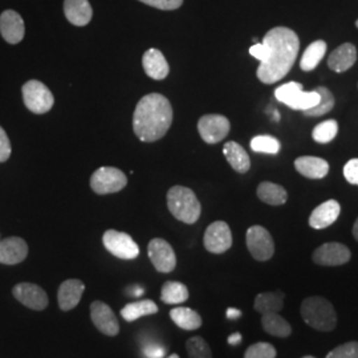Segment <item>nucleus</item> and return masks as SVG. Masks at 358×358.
Instances as JSON below:
<instances>
[{
	"instance_id": "de8ad7c7",
	"label": "nucleus",
	"mask_w": 358,
	"mask_h": 358,
	"mask_svg": "<svg viewBox=\"0 0 358 358\" xmlns=\"http://www.w3.org/2000/svg\"><path fill=\"white\" fill-rule=\"evenodd\" d=\"M273 118H275V121H279V120H280V115H279L278 110H273Z\"/></svg>"
},
{
	"instance_id": "412c9836",
	"label": "nucleus",
	"mask_w": 358,
	"mask_h": 358,
	"mask_svg": "<svg viewBox=\"0 0 358 358\" xmlns=\"http://www.w3.org/2000/svg\"><path fill=\"white\" fill-rule=\"evenodd\" d=\"M65 17L73 26H87L92 20L93 10L88 0H64Z\"/></svg>"
},
{
	"instance_id": "6ab92c4d",
	"label": "nucleus",
	"mask_w": 358,
	"mask_h": 358,
	"mask_svg": "<svg viewBox=\"0 0 358 358\" xmlns=\"http://www.w3.org/2000/svg\"><path fill=\"white\" fill-rule=\"evenodd\" d=\"M340 211H341L340 203L334 199H329L317 206L312 211L309 217V226L315 230L327 229L332 226L333 223L337 220V217H340Z\"/></svg>"
},
{
	"instance_id": "8fccbe9b",
	"label": "nucleus",
	"mask_w": 358,
	"mask_h": 358,
	"mask_svg": "<svg viewBox=\"0 0 358 358\" xmlns=\"http://www.w3.org/2000/svg\"><path fill=\"white\" fill-rule=\"evenodd\" d=\"M303 358H316V357H313V356H304V357Z\"/></svg>"
},
{
	"instance_id": "4be33fe9",
	"label": "nucleus",
	"mask_w": 358,
	"mask_h": 358,
	"mask_svg": "<svg viewBox=\"0 0 358 358\" xmlns=\"http://www.w3.org/2000/svg\"><path fill=\"white\" fill-rule=\"evenodd\" d=\"M356 60H357L356 47L350 43H345L329 55L328 65L334 72L341 73V72H345L348 69H350L356 63Z\"/></svg>"
},
{
	"instance_id": "bb28decb",
	"label": "nucleus",
	"mask_w": 358,
	"mask_h": 358,
	"mask_svg": "<svg viewBox=\"0 0 358 358\" xmlns=\"http://www.w3.org/2000/svg\"><path fill=\"white\" fill-rule=\"evenodd\" d=\"M257 196L262 202L271 206H282L287 202L288 194L287 190L272 182H262L257 186Z\"/></svg>"
},
{
	"instance_id": "09e8293b",
	"label": "nucleus",
	"mask_w": 358,
	"mask_h": 358,
	"mask_svg": "<svg viewBox=\"0 0 358 358\" xmlns=\"http://www.w3.org/2000/svg\"><path fill=\"white\" fill-rule=\"evenodd\" d=\"M166 358H180V357H179L178 355H170V356H169V357H166Z\"/></svg>"
},
{
	"instance_id": "f03ea898",
	"label": "nucleus",
	"mask_w": 358,
	"mask_h": 358,
	"mask_svg": "<svg viewBox=\"0 0 358 358\" xmlns=\"http://www.w3.org/2000/svg\"><path fill=\"white\" fill-rule=\"evenodd\" d=\"M173 124V108L164 94L150 93L137 103L133 115V129L143 142L161 140Z\"/></svg>"
},
{
	"instance_id": "4468645a",
	"label": "nucleus",
	"mask_w": 358,
	"mask_h": 358,
	"mask_svg": "<svg viewBox=\"0 0 358 358\" xmlns=\"http://www.w3.org/2000/svg\"><path fill=\"white\" fill-rule=\"evenodd\" d=\"M90 320L105 336L115 337L120 333V322L113 309L103 301L96 300L90 304Z\"/></svg>"
},
{
	"instance_id": "c03bdc74",
	"label": "nucleus",
	"mask_w": 358,
	"mask_h": 358,
	"mask_svg": "<svg viewBox=\"0 0 358 358\" xmlns=\"http://www.w3.org/2000/svg\"><path fill=\"white\" fill-rule=\"evenodd\" d=\"M242 340H243V338H242V334H241V333H232L230 337L227 338V343H229L230 345L236 346L242 343Z\"/></svg>"
},
{
	"instance_id": "3c124183",
	"label": "nucleus",
	"mask_w": 358,
	"mask_h": 358,
	"mask_svg": "<svg viewBox=\"0 0 358 358\" xmlns=\"http://www.w3.org/2000/svg\"><path fill=\"white\" fill-rule=\"evenodd\" d=\"M356 26H357V28H358V20H357V22H356Z\"/></svg>"
},
{
	"instance_id": "0eeeda50",
	"label": "nucleus",
	"mask_w": 358,
	"mask_h": 358,
	"mask_svg": "<svg viewBox=\"0 0 358 358\" xmlns=\"http://www.w3.org/2000/svg\"><path fill=\"white\" fill-rule=\"evenodd\" d=\"M127 185H128L127 176L117 167H100L90 177L92 190L100 195L121 192Z\"/></svg>"
},
{
	"instance_id": "2f4dec72",
	"label": "nucleus",
	"mask_w": 358,
	"mask_h": 358,
	"mask_svg": "<svg viewBox=\"0 0 358 358\" xmlns=\"http://www.w3.org/2000/svg\"><path fill=\"white\" fill-rule=\"evenodd\" d=\"M316 92L320 94V101L316 106L303 112L308 117H320V115H327L332 110L333 106H334V97H333L331 90H327L324 87H319Z\"/></svg>"
},
{
	"instance_id": "5701e85b",
	"label": "nucleus",
	"mask_w": 358,
	"mask_h": 358,
	"mask_svg": "<svg viewBox=\"0 0 358 358\" xmlns=\"http://www.w3.org/2000/svg\"><path fill=\"white\" fill-rule=\"evenodd\" d=\"M296 170L306 178H324L329 171V164L319 157H300L294 161Z\"/></svg>"
},
{
	"instance_id": "9b49d317",
	"label": "nucleus",
	"mask_w": 358,
	"mask_h": 358,
	"mask_svg": "<svg viewBox=\"0 0 358 358\" xmlns=\"http://www.w3.org/2000/svg\"><path fill=\"white\" fill-rule=\"evenodd\" d=\"M148 254L154 268L161 273H170L177 267L176 252L165 239H152L148 245Z\"/></svg>"
},
{
	"instance_id": "423d86ee",
	"label": "nucleus",
	"mask_w": 358,
	"mask_h": 358,
	"mask_svg": "<svg viewBox=\"0 0 358 358\" xmlns=\"http://www.w3.org/2000/svg\"><path fill=\"white\" fill-rule=\"evenodd\" d=\"M23 100L27 108L35 115L50 112L55 103L51 90L38 80H29L23 85Z\"/></svg>"
},
{
	"instance_id": "393cba45",
	"label": "nucleus",
	"mask_w": 358,
	"mask_h": 358,
	"mask_svg": "<svg viewBox=\"0 0 358 358\" xmlns=\"http://www.w3.org/2000/svg\"><path fill=\"white\" fill-rule=\"evenodd\" d=\"M170 319L178 328L185 331H196L202 327L201 315L190 308H173L170 310Z\"/></svg>"
},
{
	"instance_id": "37998d69",
	"label": "nucleus",
	"mask_w": 358,
	"mask_h": 358,
	"mask_svg": "<svg viewBox=\"0 0 358 358\" xmlns=\"http://www.w3.org/2000/svg\"><path fill=\"white\" fill-rule=\"evenodd\" d=\"M226 315H227V319H229V320H238V319H241V316H242V310H239V309H236V308H229L227 312H226Z\"/></svg>"
},
{
	"instance_id": "20e7f679",
	"label": "nucleus",
	"mask_w": 358,
	"mask_h": 358,
	"mask_svg": "<svg viewBox=\"0 0 358 358\" xmlns=\"http://www.w3.org/2000/svg\"><path fill=\"white\" fill-rule=\"evenodd\" d=\"M167 207L173 217L186 224H194L202 213L195 192L185 186H173L167 192Z\"/></svg>"
},
{
	"instance_id": "cd10ccee",
	"label": "nucleus",
	"mask_w": 358,
	"mask_h": 358,
	"mask_svg": "<svg viewBox=\"0 0 358 358\" xmlns=\"http://www.w3.org/2000/svg\"><path fill=\"white\" fill-rule=\"evenodd\" d=\"M157 312H158V306L154 303L153 300H141V301L127 304L121 309V316L124 320L133 322L145 316L155 315Z\"/></svg>"
},
{
	"instance_id": "f8f14e48",
	"label": "nucleus",
	"mask_w": 358,
	"mask_h": 358,
	"mask_svg": "<svg viewBox=\"0 0 358 358\" xmlns=\"http://www.w3.org/2000/svg\"><path fill=\"white\" fill-rule=\"evenodd\" d=\"M230 121L222 115H206L198 122V130L206 143L214 145L224 140L230 133Z\"/></svg>"
},
{
	"instance_id": "a878e982",
	"label": "nucleus",
	"mask_w": 358,
	"mask_h": 358,
	"mask_svg": "<svg viewBox=\"0 0 358 358\" xmlns=\"http://www.w3.org/2000/svg\"><path fill=\"white\" fill-rule=\"evenodd\" d=\"M285 294L282 291H272V292H263L256 296L254 308L256 312L262 315L268 313H279L284 308Z\"/></svg>"
},
{
	"instance_id": "79ce46f5",
	"label": "nucleus",
	"mask_w": 358,
	"mask_h": 358,
	"mask_svg": "<svg viewBox=\"0 0 358 358\" xmlns=\"http://www.w3.org/2000/svg\"><path fill=\"white\" fill-rule=\"evenodd\" d=\"M250 53L262 63V62L266 60V57L268 55V50H267V47L263 43H256L250 48Z\"/></svg>"
},
{
	"instance_id": "aec40b11",
	"label": "nucleus",
	"mask_w": 358,
	"mask_h": 358,
	"mask_svg": "<svg viewBox=\"0 0 358 358\" xmlns=\"http://www.w3.org/2000/svg\"><path fill=\"white\" fill-rule=\"evenodd\" d=\"M142 65H143L146 75L152 77L153 80L166 78L169 71H170L164 53L157 48H150L149 51L143 53Z\"/></svg>"
},
{
	"instance_id": "c756f323",
	"label": "nucleus",
	"mask_w": 358,
	"mask_h": 358,
	"mask_svg": "<svg viewBox=\"0 0 358 358\" xmlns=\"http://www.w3.org/2000/svg\"><path fill=\"white\" fill-rule=\"evenodd\" d=\"M262 325L263 329L266 332L275 336V337H280V338H287L291 336L292 333V327L288 321L285 320L279 313H268V315H263L262 317Z\"/></svg>"
},
{
	"instance_id": "e433bc0d",
	"label": "nucleus",
	"mask_w": 358,
	"mask_h": 358,
	"mask_svg": "<svg viewBox=\"0 0 358 358\" xmlns=\"http://www.w3.org/2000/svg\"><path fill=\"white\" fill-rule=\"evenodd\" d=\"M325 358H358V341H349L336 346Z\"/></svg>"
},
{
	"instance_id": "7ed1b4c3",
	"label": "nucleus",
	"mask_w": 358,
	"mask_h": 358,
	"mask_svg": "<svg viewBox=\"0 0 358 358\" xmlns=\"http://www.w3.org/2000/svg\"><path fill=\"white\" fill-rule=\"evenodd\" d=\"M301 317L310 328L320 332H332L337 327V313L332 303L321 296H310L301 303Z\"/></svg>"
},
{
	"instance_id": "f704fd0d",
	"label": "nucleus",
	"mask_w": 358,
	"mask_h": 358,
	"mask_svg": "<svg viewBox=\"0 0 358 358\" xmlns=\"http://www.w3.org/2000/svg\"><path fill=\"white\" fill-rule=\"evenodd\" d=\"M251 149L255 153L278 154L280 152V142L271 136H256L251 140Z\"/></svg>"
},
{
	"instance_id": "b1692460",
	"label": "nucleus",
	"mask_w": 358,
	"mask_h": 358,
	"mask_svg": "<svg viewBox=\"0 0 358 358\" xmlns=\"http://www.w3.org/2000/svg\"><path fill=\"white\" fill-rule=\"evenodd\" d=\"M223 154L235 171L244 174L250 170L251 167L250 155L238 142H227L223 148Z\"/></svg>"
},
{
	"instance_id": "49530a36",
	"label": "nucleus",
	"mask_w": 358,
	"mask_h": 358,
	"mask_svg": "<svg viewBox=\"0 0 358 358\" xmlns=\"http://www.w3.org/2000/svg\"><path fill=\"white\" fill-rule=\"evenodd\" d=\"M353 236H355V239L358 242V219L356 220L355 226H353Z\"/></svg>"
},
{
	"instance_id": "7c9ffc66",
	"label": "nucleus",
	"mask_w": 358,
	"mask_h": 358,
	"mask_svg": "<svg viewBox=\"0 0 358 358\" xmlns=\"http://www.w3.org/2000/svg\"><path fill=\"white\" fill-rule=\"evenodd\" d=\"M325 53H327V43L324 40L313 41L312 44L308 45L307 50L304 52L300 60V68L306 72L313 71L317 65L320 64Z\"/></svg>"
},
{
	"instance_id": "ea45409f",
	"label": "nucleus",
	"mask_w": 358,
	"mask_h": 358,
	"mask_svg": "<svg viewBox=\"0 0 358 358\" xmlns=\"http://www.w3.org/2000/svg\"><path fill=\"white\" fill-rule=\"evenodd\" d=\"M344 177L352 185L358 186V158L350 159L344 167Z\"/></svg>"
},
{
	"instance_id": "ddd939ff",
	"label": "nucleus",
	"mask_w": 358,
	"mask_h": 358,
	"mask_svg": "<svg viewBox=\"0 0 358 358\" xmlns=\"http://www.w3.org/2000/svg\"><path fill=\"white\" fill-rule=\"evenodd\" d=\"M13 294L19 303L32 310H44L50 303L48 294L40 285L34 282L16 284L13 287Z\"/></svg>"
},
{
	"instance_id": "dca6fc26",
	"label": "nucleus",
	"mask_w": 358,
	"mask_h": 358,
	"mask_svg": "<svg viewBox=\"0 0 358 358\" xmlns=\"http://www.w3.org/2000/svg\"><path fill=\"white\" fill-rule=\"evenodd\" d=\"M28 256V245L24 239L19 236H11L0 241V264L15 266L26 260Z\"/></svg>"
},
{
	"instance_id": "4c0bfd02",
	"label": "nucleus",
	"mask_w": 358,
	"mask_h": 358,
	"mask_svg": "<svg viewBox=\"0 0 358 358\" xmlns=\"http://www.w3.org/2000/svg\"><path fill=\"white\" fill-rule=\"evenodd\" d=\"M143 4H148L154 8L164 10V11H173L178 10L183 4V0H140Z\"/></svg>"
},
{
	"instance_id": "72a5a7b5",
	"label": "nucleus",
	"mask_w": 358,
	"mask_h": 358,
	"mask_svg": "<svg viewBox=\"0 0 358 358\" xmlns=\"http://www.w3.org/2000/svg\"><path fill=\"white\" fill-rule=\"evenodd\" d=\"M186 350L189 358H213L211 348L201 336H195L186 341Z\"/></svg>"
},
{
	"instance_id": "c9c22d12",
	"label": "nucleus",
	"mask_w": 358,
	"mask_h": 358,
	"mask_svg": "<svg viewBox=\"0 0 358 358\" xmlns=\"http://www.w3.org/2000/svg\"><path fill=\"white\" fill-rule=\"evenodd\" d=\"M278 352L275 346L269 343H256L254 345L248 346L244 358H276Z\"/></svg>"
},
{
	"instance_id": "9d476101",
	"label": "nucleus",
	"mask_w": 358,
	"mask_h": 358,
	"mask_svg": "<svg viewBox=\"0 0 358 358\" xmlns=\"http://www.w3.org/2000/svg\"><path fill=\"white\" fill-rule=\"evenodd\" d=\"M203 244L206 250L211 254L220 255L227 252L232 245L230 226L223 220L211 223L206 230Z\"/></svg>"
},
{
	"instance_id": "39448f33",
	"label": "nucleus",
	"mask_w": 358,
	"mask_h": 358,
	"mask_svg": "<svg viewBox=\"0 0 358 358\" xmlns=\"http://www.w3.org/2000/svg\"><path fill=\"white\" fill-rule=\"evenodd\" d=\"M275 97L280 101L289 106L291 109L296 110H307L313 106H316L320 101V94L313 92H306L303 90V85L299 83L291 81L288 84H284L275 90Z\"/></svg>"
},
{
	"instance_id": "c85d7f7f",
	"label": "nucleus",
	"mask_w": 358,
	"mask_h": 358,
	"mask_svg": "<svg viewBox=\"0 0 358 358\" xmlns=\"http://www.w3.org/2000/svg\"><path fill=\"white\" fill-rule=\"evenodd\" d=\"M189 288L180 282H166L161 289V300L165 304L178 306L189 300Z\"/></svg>"
},
{
	"instance_id": "6e6552de",
	"label": "nucleus",
	"mask_w": 358,
	"mask_h": 358,
	"mask_svg": "<svg viewBox=\"0 0 358 358\" xmlns=\"http://www.w3.org/2000/svg\"><path fill=\"white\" fill-rule=\"evenodd\" d=\"M103 247L112 255L122 260H133L140 255V247L133 238L121 231H105L103 236Z\"/></svg>"
},
{
	"instance_id": "473e14b6",
	"label": "nucleus",
	"mask_w": 358,
	"mask_h": 358,
	"mask_svg": "<svg viewBox=\"0 0 358 358\" xmlns=\"http://www.w3.org/2000/svg\"><path fill=\"white\" fill-rule=\"evenodd\" d=\"M338 133V124L334 120L322 121L316 128L313 129L312 137L313 140L319 143H328L333 141L334 137Z\"/></svg>"
},
{
	"instance_id": "1a4fd4ad",
	"label": "nucleus",
	"mask_w": 358,
	"mask_h": 358,
	"mask_svg": "<svg viewBox=\"0 0 358 358\" xmlns=\"http://www.w3.org/2000/svg\"><path fill=\"white\" fill-rule=\"evenodd\" d=\"M245 243L250 254L257 262H267L275 254V243L267 229L252 226L247 230Z\"/></svg>"
},
{
	"instance_id": "58836bf2",
	"label": "nucleus",
	"mask_w": 358,
	"mask_h": 358,
	"mask_svg": "<svg viewBox=\"0 0 358 358\" xmlns=\"http://www.w3.org/2000/svg\"><path fill=\"white\" fill-rule=\"evenodd\" d=\"M11 142L4 131V129L0 127V162H6L11 155Z\"/></svg>"
},
{
	"instance_id": "a19ab883",
	"label": "nucleus",
	"mask_w": 358,
	"mask_h": 358,
	"mask_svg": "<svg viewBox=\"0 0 358 358\" xmlns=\"http://www.w3.org/2000/svg\"><path fill=\"white\" fill-rule=\"evenodd\" d=\"M146 358H164L166 356V349L159 345H148L142 349Z\"/></svg>"
},
{
	"instance_id": "a211bd4d",
	"label": "nucleus",
	"mask_w": 358,
	"mask_h": 358,
	"mask_svg": "<svg viewBox=\"0 0 358 358\" xmlns=\"http://www.w3.org/2000/svg\"><path fill=\"white\" fill-rule=\"evenodd\" d=\"M85 291V284L77 279H69L60 284L57 291L59 307L64 312H69L78 306L83 294Z\"/></svg>"
},
{
	"instance_id": "2eb2a0df",
	"label": "nucleus",
	"mask_w": 358,
	"mask_h": 358,
	"mask_svg": "<svg viewBox=\"0 0 358 358\" xmlns=\"http://www.w3.org/2000/svg\"><path fill=\"white\" fill-rule=\"evenodd\" d=\"M352 257L350 250L341 243H325L313 252V262L322 267H337L346 264Z\"/></svg>"
},
{
	"instance_id": "f3484780",
	"label": "nucleus",
	"mask_w": 358,
	"mask_h": 358,
	"mask_svg": "<svg viewBox=\"0 0 358 358\" xmlns=\"http://www.w3.org/2000/svg\"><path fill=\"white\" fill-rule=\"evenodd\" d=\"M0 34L3 38L10 44L20 43L24 34L26 27L22 16L13 10H7L0 15Z\"/></svg>"
},
{
	"instance_id": "a18cd8bd",
	"label": "nucleus",
	"mask_w": 358,
	"mask_h": 358,
	"mask_svg": "<svg viewBox=\"0 0 358 358\" xmlns=\"http://www.w3.org/2000/svg\"><path fill=\"white\" fill-rule=\"evenodd\" d=\"M143 288L140 287V285H134L133 288H131V294L130 296H136V297H138V296H141L143 294Z\"/></svg>"
},
{
	"instance_id": "f257e3e1",
	"label": "nucleus",
	"mask_w": 358,
	"mask_h": 358,
	"mask_svg": "<svg viewBox=\"0 0 358 358\" xmlns=\"http://www.w3.org/2000/svg\"><path fill=\"white\" fill-rule=\"evenodd\" d=\"M263 44L267 47L268 55L259 65L256 75L263 84H273L292 69L300 48V40L292 29L276 27L267 32Z\"/></svg>"
}]
</instances>
